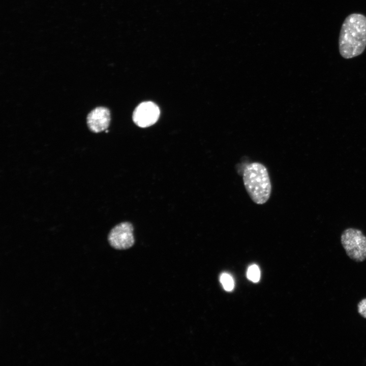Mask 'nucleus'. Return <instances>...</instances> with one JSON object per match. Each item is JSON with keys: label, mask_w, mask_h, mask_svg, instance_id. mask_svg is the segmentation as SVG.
<instances>
[{"label": "nucleus", "mask_w": 366, "mask_h": 366, "mask_svg": "<svg viewBox=\"0 0 366 366\" xmlns=\"http://www.w3.org/2000/svg\"><path fill=\"white\" fill-rule=\"evenodd\" d=\"M366 47V16L352 13L344 20L340 30L339 49L341 55L349 59L360 55Z\"/></svg>", "instance_id": "obj_1"}, {"label": "nucleus", "mask_w": 366, "mask_h": 366, "mask_svg": "<svg viewBox=\"0 0 366 366\" xmlns=\"http://www.w3.org/2000/svg\"><path fill=\"white\" fill-rule=\"evenodd\" d=\"M242 177L245 188L251 199L258 204L265 203L271 192L266 168L259 163H250L245 168Z\"/></svg>", "instance_id": "obj_2"}, {"label": "nucleus", "mask_w": 366, "mask_h": 366, "mask_svg": "<svg viewBox=\"0 0 366 366\" xmlns=\"http://www.w3.org/2000/svg\"><path fill=\"white\" fill-rule=\"evenodd\" d=\"M341 241L348 256L356 262L366 259V236L359 229L349 228L341 236Z\"/></svg>", "instance_id": "obj_3"}, {"label": "nucleus", "mask_w": 366, "mask_h": 366, "mask_svg": "<svg viewBox=\"0 0 366 366\" xmlns=\"http://www.w3.org/2000/svg\"><path fill=\"white\" fill-rule=\"evenodd\" d=\"M133 226L128 222L120 223L114 226L110 231L108 240L114 249L124 250L130 248L134 243Z\"/></svg>", "instance_id": "obj_4"}, {"label": "nucleus", "mask_w": 366, "mask_h": 366, "mask_svg": "<svg viewBox=\"0 0 366 366\" xmlns=\"http://www.w3.org/2000/svg\"><path fill=\"white\" fill-rule=\"evenodd\" d=\"M160 114V109L157 104L151 101H145L139 104L135 109L133 120L138 126L146 128L156 123Z\"/></svg>", "instance_id": "obj_5"}, {"label": "nucleus", "mask_w": 366, "mask_h": 366, "mask_svg": "<svg viewBox=\"0 0 366 366\" xmlns=\"http://www.w3.org/2000/svg\"><path fill=\"white\" fill-rule=\"evenodd\" d=\"M110 121L109 109L104 107H98L92 110L87 115V124L89 130L98 133L106 130Z\"/></svg>", "instance_id": "obj_6"}, {"label": "nucleus", "mask_w": 366, "mask_h": 366, "mask_svg": "<svg viewBox=\"0 0 366 366\" xmlns=\"http://www.w3.org/2000/svg\"><path fill=\"white\" fill-rule=\"evenodd\" d=\"M220 281L224 289L227 291H232L234 287V282L232 276L227 273H223Z\"/></svg>", "instance_id": "obj_7"}, {"label": "nucleus", "mask_w": 366, "mask_h": 366, "mask_svg": "<svg viewBox=\"0 0 366 366\" xmlns=\"http://www.w3.org/2000/svg\"><path fill=\"white\" fill-rule=\"evenodd\" d=\"M247 276L249 280L254 283L258 282L260 278V271L256 264H252L248 268Z\"/></svg>", "instance_id": "obj_8"}, {"label": "nucleus", "mask_w": 366, "mask_h": 366, "mask_svg": "<svg viewBox=\"0 0 366 366\" xmlns=\"http://www.w3.org/2000/svg\"><path fill=\"white\" fill-rule=\"evenodd\" d=\"M358 313L364 318H366V298L362 299L357 305Z\"/></svg>", "instance_id": "obj_9"}]
</instances>
